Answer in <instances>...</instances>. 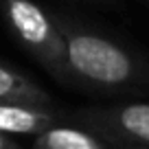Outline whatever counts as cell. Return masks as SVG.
<instances>
[{"instance_id": "6da1fadb", "label": "cell", "mask_w": 149, "mask_h": 149, "mask_svg": "<svg viewBox=\"0 0 149 149\" xmlns=\"http://www.w3.org/2000/svg\"><path fill=\"white\" fill-rule=\"evenodd\" d=\"M64 42L66 81L84 88L116 92L149 81V66L136 53L101 33L55 15Z\"/></svg>"}, {"instance_id": "7a4b0ae2", "label": "cell", "mask_w": 149, "mask_h": 149, "mask_svg": "<svg viewBox=\"0 0 149 149\" xmlns=\"http://www.w3.org/2000/svg\"><path fill=\"white\" fill-rule=\"evenodd\" d=\"M0 11L33 59L55 79L66 81L64 42L55 15H48L35 0H0Z\"/></svg>"}, {"instance_id": "3957f363", "label": "cell", "mask_w": 149, "mask_h": 149, "mask_svg": "<svg viewBox=\"0 0 149 149\" xmlns=\"http://www.w3.org/2000/svg\"><path fill=\"white\" fill-rule=\"evenodd\" d=\"M74 121L86 125L99 138L118 147L149 149V103H123L112 107H86L74 114Z\"/></svg>"}, {"instance_id": "277c9868", "label": "cell", "mask_w": 149, "mask_h": 149, "mask_svg": "<svg viewBox=\"0 0 149 149\" xmlns=\"http://www.w3.org/2000/svg\"><path fill=\"white\" fill-rule=\"evenodd\" d=\"M61 121L64 114L55 105L0 103V134L7 136H40Z\"/></svg>"}, {"instance_id": "5b68a950", "label": "cell", "mask_w": 149, "mask_h": 149, "mask_svg": "<svg viewBox=\"0 0 149 149\" xmlns=\"http://www.w3.org/2000/svg\"><path fill=\"white\" fill-rule=\"evenodd\" d=\"M0 103H35L53 105V99L42 86L31 81L24 72L0 61Z\"/></svg>"}, {"instance_id": "8992f818", "label": "cell", "mask_w": 149, "mask_h": 149, "mask_svg": "<svg viewBox=\"0 0 149 149\" xmlns=\"http://www.w3.org/2000/svg\"><path fill=\"white\" fill-rule=\"evenodd\" d=\"M31 149H107V145L86 127H72L61 123L35 136Z\"/></svg>"}, {"instance_id": "52a82bcc", "label": "cell", "mask_w": 149, "mask_h": 149, "mask_svg": "<svg viewBox=\"0 0 149 149\" xmlns=\"http://www.w3.org/2000/svg\"><path fill=\"white\" fill-rule=\"evenodd\" d=\"M0 149H20V145L15 143L11 136L7 134H0Z\"/></svg>"}, {"instance_id": "ba28073f", "label": "cell", "mask_w": 149, "mask_h": 149, "mask_svg": "<svg viewBox=\"0 0 149 149\" xmlns=\"http://www.w3.org/2000/svg\"><path fill=\"white\" fill-rule=\"evenodd\" d=\"M121 149H145V147H121Z\"/></svg>"}, {"instance_id": "9c48e42d", "label": "cell", "mask_w": 149, "mask_h": 149, "mask_svg": "<svg viewBox=\"0 0 149 149\" xmlns=\"http://www.w3.org/2000/svg\"><path fill=\"white\" fill-rule=\"evenodd\" d=\"M99 2H112V0H99Z\"/></svg>"}]
</instances>
